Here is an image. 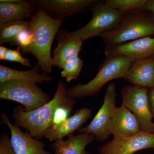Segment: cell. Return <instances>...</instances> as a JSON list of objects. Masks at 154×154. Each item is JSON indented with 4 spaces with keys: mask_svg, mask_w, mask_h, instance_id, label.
Returning a JSON list of instances; mask_svg holds the SVG:
<instances>
[{
    "mask_svg": "<svg viewBox=\"0 0 154 154\" xmlns=\"http://www.w3.org/2000/svg\"><path fill=\"white\" fill-rule=\"evenodd\" d=\"M0 99L20 103L23 110L30 112L51 100V96L37 83L29 81L10 80L0 83Z\"/></svg>",
    "mask_w": 154,
    "mask_h": 154,
    "instance_id": "cell-6",
    "label": "cell"
},
{
    "mask_svg": "<svg viewBox=\"0 0 154 154\" xmlns=\"http://www.w3.org/2000/svg\"><path fill=\"white\" fill-rule=\"evenodd\" d=\"M91 115L92 110L90 108H80L61 124L50 128L45 133V137L47 138L50 141H54L73 135L75 131L82 128L83 125Z\"/></svg>",
    "mask_w": 154,
    "mask_h": 154,
    "instance_id": "cell-14",
    "label": "cell"
},
{
    "mask_svg": "<svg viewBox=\"0 0 154 154\" xmlns=\"http://www.w3.org/2000/svg\"><path fill=\"white\" fill-rule=\"evenodd\" d=\"M30 21L21 20L5 23L0 25V45L8 43L16 45L17 37L23 30L30 28Z\"/></svg>",
    "mask_w": 154,
    "mask_h": 154,
    "instance_id": "cell-20",
    "label": "cell"
},
{
    "mask_svg": "<svg viewBox=\"0 0 154 154\" xmlns=\"http://www.w3.org/2000/svg\"><path fill=\"white\" fill-rule=\"evenodd\" d=\"M8 48L5 46H0V60H4L6 52Z\"/></svg>",
    "mask_w": 154,
    "mask_h": 154,
    "instance_id": "cell-28",
    "label": "cell"
},
{
    "mask_svg": "<svg viewBox=\"0 0 154 154\" xmlns=\"http://www.w3.org/2000/svg\"><path fill=\"white\" fill-rule=\"evenodd\" d=\"M42 69L38 63L28 71L14 69L8 67L0 65V83L10 80L29 81L39 84L50 82L53 77L45 74L39 73Z\"/></svg>",
    "mask_w": 154,
    "mask_h": 154,
    "instance_id": "cell-19",
    "label": "cell"
},
{
    "mask_svg": "<svg viewBox=\"0 0 154 154\" xmlns=\"http://www.w3.org/2000/svg\"><path fill=\"white\" fill-rule=\"evenodd\" d=\"M96 140L94 134L84 133L63 139L54 141L51 145L54 154H92L86 150V146Z\"/></svg>",
    "mask_w": 154,
    "mask_h": 154,
    "instance_id": "cell-18",
    "label": "cell"
},
{
    "mask_svg": "<svg viewBox=\"0 0 154 154\" xmlns=\"http://www.w3.org/2000/svg\"><path fill=\"white\" fill-rule=\"evenodd\" d=\"M63 22V20L51 18L41 8H37L30 18L29 29L32 35V42L28 53L36 58L45 74L52 72L51 47Z\"/></svg>",
    "mask_w": 154,
    "mask_h": 154,
    "instance_id": "cell-2",
    "label": "cell"
},
{
    "mask_svg": "<svg viewBox=\"0 0 154 154\" xmlns=\"http://www.w3.org/2000/svg\"><path fill=\"white\" fill-rule=\"evenodd\" d=\"M148 0H106L105 5L123 14L132 13L145 9Z\"/></svg>",
    "mask_w": 154,
    "mask_h": 154,
    "instance_id": "cell-21",
    "label": "cell"
},
{
    "mask_svg": "<svg viewBox=\"0 0 154 154\" xmlns=\"http://www.w3.org/2000/svg\"><path fill=\"white\" fill-rule=\"evenodd\" d=\"M88 10L92 12V18L87 25L79 30L68 32L60 30L63 35L78 36L84 42L88 38L100 36L102 33L113 30L119 24L124 14L105 5L103 2L95 1Z\"/></svg>",
    "mask_w": 154,
    "mask_h": 154,
    "instance_id": "cell-5",
    "label": "cell"
},
{
    "mask_svg": "<svg viewBox=\"0 0 154 154\" xmlns=\"http://www.w3.org/2000/svg\"><path fill=\"white\" fill-rule=\"evenodd\" d=\"M37 9L31 0H1L0 25L31 18Z\"/></svg>",
    "mask_w": 154,
    "mask_h": 154,
    "instance_id": "cell-16",
    "label": "cell"
},
{
    "mask_svg": "<svg viewBox=\"0 0 154 154\" xmlns=\"http://www.w3.org/2000/svg\"><path fill=\"white\" fill-rule=\"evenodd\" d=\"M123 79L133 85L154 88V55L131 63Z\"/></svg>",
    "mask_w": 154,
    "mask_h": 154,
    "instance_id": "cell-15",
    "label": "cell"
},
{
    "mask_svg": "<svg viewBox=\"0 0 154 154\" xmlns=\"http://www.w3.org/2000/svg\"><path fill=\"white\" fill-rule=\"evenodd\" d=\"M131 63L129 59L124 56L106 57L93 79L86 84H79L67 88V95L75 99L96 95L108 82L114 79L124 78Z\"/></svg>",
    "mask_w": 154,
    "mask_h": 154,
    "instance_id": "cell-4",
    "label": "cell"
},
{
    "mask_svg": "<svg viewBox=\"0 0 154 154\" xmlns=\"http://www.w3.org/2000/svg\"><path fill=\"white\" fill-rule=\"evenodd\" d=\"M20 48L18 47L17 49L8 48L6 52L4 60L19 63L22 66L26 67H30L31 64L27 58L22 56Z\"/></svg>",
    "mask_w": 154,
    "mask_h": 154,
    "instance_id": "cell-24",
    "label": "cell"
},
{
    "mask_svg": "<svg viewBox=\"0 0 154 154\" xmlns=\"http://www.w3.org/2000/svg\"><path fill=\"white\" fill-rule=\"evenodd\" d=\"M154 149V133L141 131L131 136H113V139L98 149L100 154H133L136 152Z\"/></svg>",
    "mask_w": 154,
    "mask_h": 154,
    "instance_id": "cell-9",
    "label": "cell"
},
{
    "mask_svg": "<svg viewBox=\"0 0 154 154\" xmlns=\"http://www.w3.org/2000/svg\"><path fill=\"white\" fill-rule=\"evenodd\" d=\"M116 87L114 83L107 86L104 101L95 117L88 126L78 130L80 133L94 134L96 140L103 142L110 137L109 126L116 108Z\"/></svg>",
    "mask_w": 154,
    "mask_h": 154,
    "instance_id": "cell-8",
    "label": "cell"
},
{
    "mask_svg": "<svg viewBox=\"0 0 154 154\" xmlns=\"http://www.w3.org/2000/svg\"><path fill=\"white\" fill-rule=\"evenodd\" d=\"M149 89L125 85L121 92L122 103L137 117L144 131L154 133V122L148 101Z\"/></svg>",
    "mask_w": 154,
    "mask_h": 154,
    "instance_id": "cell-7",
    "label": "cell"
},
{
    "mask_svg": "<svg viewBox=\"0 0 154 154\" xmlns=\"http://www.w3.org/2000/svg\"><path fill=\"white\" fill-rule=\"evenodd\" d=\"M148 101L151 113L154 118V88L149 90Z\"/></svg>",
    "mask_w": 154,
    "mask_h": 154,
    "instance_id": "cell-26",
    "label": "cell"
},
{
    "mask_svg": "<svg viewBox=\"0 0 154 154\" xmlns=\"http://www.w3.org/2000/svg\"><path fill=\"white\" fill-rule=\"evenodd\" d=\"M0 154H17L12 144L11 138L6 134L0 137Z\"/></svg>",
    "mask_w": 154,
    "mask_h": 154,
    "instance_id": "cell-25",
    "label": "cell"
},
{
    "mask_svg": "<svg viewBox=\"0 0 154 154\" xmlns=\"http://www.w3.org/2000/svg\"><path fill=\"white\" fill-rule=\"evenodd\" d=\"M144 9L154 14V0H148Z\"/></svg>",
    "mask_w": 154,
    "mask_h": 154,
    "instance_id": "cell-27",
    "label": "cell"
},
{
    "mask_svg": "<svg viewBox=\"0 0 154 154\" xmlns=\"http://www.w3.org/2000/svg\"><path fill=\"white\" fill-rule=\"evenodd\" d=\"M32 42V35L30 29L23 30L17 37L16 45L20 48L23 54L28 53Z\"/></svg>",
    "mask_w": 154,
    "mask_h": 154,
    "instance_id": "cell-23",
    "label": "cell"
},
{
    "mask_svg": "<svg viewBox=\"0 0 154 154\" xmlns=\"http://www.w3.org/2000/svg\"><path fill=\"white\" fill-rule=\"evenodd\" d=\"M0 119L11 131V141L17 154H52L45 149L44 142L32 137L27 130L23 132L14 122L12 123L6 113L2 112Z\"/></svg>",
    "mask_w": 154,
    "mask_h": 154,
    "instance_id": "cell-10",
    "label": "cell"
},
{
    "mask_svg": "<svg viewBox=\"0 0 154 154\" xmlns=\"http://www.w3.org/2000/svg\"><path fill=\"white\" fill-rule=\"evenodd\" d=\"M55 38L58 43L53 51L52 65L62 69L67 61L79 56L83 42L78 36L63 35L59 32Z\"/></svg>",
    "mask_w": 154,
    "mask_h": 154,
    "instance_id": "cell-17",
    "label": "cell"
},
{
    "mask_svg": "<svg viewBox=\"0 0 154 154\" xmlns=\"http://www.w3.org/2000/svg\"><path fill=\"white\" fill-rule=\"evenodd\" d=\"M142 130L137 117L127 107L122 105L116 108L109 126V132L113 136H131Z\"/></svg>",
    "mask_w": 154,
    "mask_h": 154,
    "instance_id": "cell-13",
    "label": "cell"
},
{
    "mask_svg": "<svg viewBox=\"0 0 154 154\" xmlns=\"http://www.w3.org/2000/svg\"><path fill=\"white\" fill-rule=\"evenodd\" d=\"M37 8H41L48 16L55 19L88 11L94 0H31Z\"/></svg>",
    "mask_w": 154,
    "mask_h": 154,
    "instance_id": "cell-11",
    "label": "cell"
},
{
    "mask_svg": "<svg viewBox=\"0 0 154 154\" xmlns=\"http://www.w3.org/2000/svg\"><path fill=\"white\" fill-rule=\"evenodd\" d=\"M118 26L99 36L105 46H114L154 35V14L145 9L124 14Z\"/></svg>",
    "mask_w": 154,
    "mask_h": 154,
    "instance_id": "cell-3",
    "label": "cell"
},
{
    "mask_svg": "<svg viewBox=\"0 0 154 154\" xmlns=\"http://www.w3.org/2000/svg\"><path fill=\"white\" fill-rule=\"evenodd\" d=\"M106 57L124 56L134 62L154 55V37H145L123 44L105 46Z\"/></svg>",
    "mask_w": 154,
    "mask_h": 154,
    "instance_id": "cell-12",
    "label": "cell"
},
{
    "mask_svg": "<svg viewBox=\"0 0 154 154\" xmlns=\"http://www.w3.org/2000/svg\"><path fill=\"white\" fill-rule=\"evenodd\" d=\"M65 84L59 81L53 98L41 107L26 112L23 110L22 105L16 106L11 113L14 122L19 127L27 130L32 137L39 140L43 138L46 131L52 126L57 108L74 99L67 96Z\"/></svg>",
    "mask_w": 154,
    "mask_h": 154,
    "instance_id": "cell-1",
    "label": "cell"
},
{
    "mask_svg": "<svg viewBox=\"0 0 154 154\" xmlns=\"http://www.w3.org/2000/svg\"><path fill=\"white\" fill-rule=\"evenodd\" d=\"M83 65V60L80 58L79 56L75 57L63 65L62 71L60 72L61 75L65 78L68 82L72 80L76 79L82 71Z\"/></svg>",
    "mask_w": 154,
    "mask_h": 154,
    "instance_id": "cell-22",
    "label": "cell"
}]
</instances>
